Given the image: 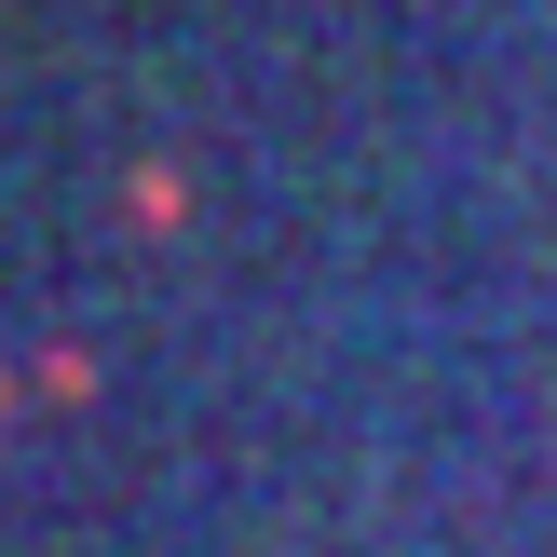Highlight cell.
<instances>
[{
  "label": "cell",
  "instance_id": "6da1fadb",
  "mask_svg": "<svg viewBox=\"0 0 557 557\" xmlns=\"http://www.w3.org/2000/svg\"><path fill=\"white\" fill-rule=\"evenodd\" d=\"M0 395H14V368H0Z\"/></svg>",
  "mask_w": 557,
  "mask_h": 557
}]
</instances>
